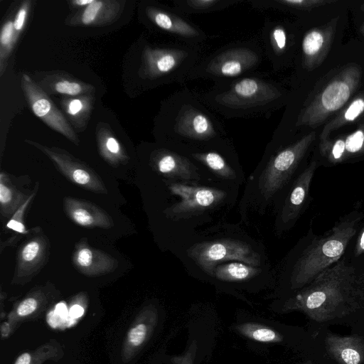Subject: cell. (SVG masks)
<instances>
[{"label": "cell", "mask_w": 364, "mask_h": 364, "mask_svg": "<svg viewBox=\"0 0 364 364\" xmlns=\"http://www.w3.org/2000/svg\"><path fill=\"white\" fill-rule=\"evenodd\" d=\"M159 134L163 145L181 153L204 149L228 138L223 123L199 93L186 87L164 102Z\"/></svg>", "instance_id": "cell-1"}, {"label": "cell", "mask_w": 364, "mask_h": 364, "mask_svg": "<svg viewBox=\"0 0 364 364\" xmlns=\"http://www.w3.org/2000/svg\"><path fill=\"white\" fill-rule=\"evenodd\" d=\"M203 102L227 119L268 118L287 101V92L271 75L255 72L215 82L203 93Z\"/></svg>", "instance_id": "cell-2"}, {"label": "cell", "mask_w": 364, "mask_h": 364, "mask_svg": "<svg viewBox=\"0 0 364 364\" xmlns=\"http://www.w3.org/2000/svg\"><path fill=\"white\" fill-rule=\"evenodd\" d=\"M295 301L316 321L343 317L364 306V275L341 261L309 283Z\"/></svg>", "instance_id": "cell-3"}, {"label": "cell", "mask_w": 364, "mask_h": 364, "mask_svg": "<svg viewBox=\"0 0 364 364\" xmlns=\"http://www.w3.org/2000/svg\"><path fill=\"white\" fill-rule=\"evenodd\" d=\"M306 147V139L287 146L269 141L250 178L241 202L245 205L252 204L260 213L264 212L289 183Z\"/></svg>", "instance_id": "cell-4"}, {"label": "cell", "mask_w": 364, "mask_h": 364, "mask_svg": "<svg viewBox=\"0 0 364 364\" xmlns=\"http://www.w3.org/2000/svg\"><path fill=\"white\" fill-rule=\"evenodd\" d=\"M264 53L259 36L228 43L201 57L187 75L186 81L229 80L257 72Z\"/></svg>", "instance_id": "cell-5"}, {"label": "cell", "mask_w": 364, "mask_h": 364, "mask_svg": "<svg viewBox=\"0 0 364 364\" xmlns=\"http://www.w3.org/2000/svg\"><path fill=\"white\" fill-rule=\"evenodd\" d=\"M202 47L171 41L146 43L141 49L139 76L153 84L183 83L201 58Z\"/></svg>", "instance_id": "cell-6"}, {"label": "cell", "mask_w": 364, "mask_h": 364, "mask_svg": "<svg viewBox=\"0 0 364 364\" xmlns=\"http://www.w3.org/2000/svg\"><path fill=\"white\" fill-rule=\"evenodd\" d=\"M355 220H348L336 226L329 235L313 241L300 255L291 270V282L294 287L310 283L322 272L336 262L355 234Z\"/></svg>", "instance_id": "cell-7"}, {"label": "cell", "mask_w": 364, "mask_h": 364, "mask_svg": "<svg viewBox=\"0 0 364 364\" xmlns=\"http://www.w3.org/2000/svg\"><path fill=\"white\" fill-rule=\"evenodd\" d=\"M188 255L210 275L217 265L225 262L237 261L259 267L262 261L261 255L249 243L231 238L196 244L188 250Z\"/></svg>", "instance_id": "cell-8"}, {"label": "cell", "mask_w": 364, "mask_h": 364, "mask_svg": "<svg viewBox=\"0 0 364 364\" xmlns=\"http://www.w3.org/2000/svg\"><path fill=\"white\" fill-rule=\"evenodd\" d=\"M144 12L154 28L168 36L173 41L202 47L209 39V36L200 26L173 6L148 4Z\"/></svg>", "instance_id": "cell-9"}, {"label": "cell", "mask_w": 364, "mask_h": 364, "mask_svg": "<svg viewBox=\"0 0 364 364\" xmlns=\"http://www.w3.org/2000/svg\"><path fill=\"white\" fill-rule=\"evenodd\" d=\"M171 193L180 198V200L166 210L168 217L182 218L218 206L223 202L227 193L216 188L191 186L182 182H169Z\"/></svg>", "instance_id": "cell-10"}, {"label": "cell", "mask_w": 364, "mask_h": 364, "mask_svg": "<svg viewBox=\"0 0 364 364\" xmlns=\"http://www.w3.org/2000/svg\"><path fill=\"white\" fill-rule=\"evenodd\" d=\"M21 87L33 113L50 128L78 146L80 141L73 127L37 82L28 75L23 74Z\"/></svg>", "instance_id": "cell-11"}, {"label": "cell", "mask_w": 364, "mask_h": 364, "mask_svg": "<svg viewBox=\"0 0 364 364\" xmlns=\"http://www.w3.org/2000/svg\"><path fill=\"white\" fill-rule=\"evenodd\" d=\"M25 142L46 155L56 168L73 183L96 193H107V189L100 176L91 168L65 150L45 146L30 139H26Z\"/></svg>", "instance_id": "cell-12"}, {"label": "cell", "mask_w": 364, "mask_h": 364, "mask_svg": "<svg viewBox=\"0 0 364 364\" xmlns=\"http://www.w3.org/2000/svg\"><path fill=\"white\" fill-rule=\"evenodd\" d=\"M182 154L221 179L230 181L236 178L237 159L229 137L210 146L190 150Z\"/></svg>", "instance_id": "cell-13"}, {"label": "cell", "mask_w": 364, "mask_h": 364, "mask_svg": "<svg viewBox=\"0 0 364 364\" xmlns=\"http://www.w3.org/2000/svg\"><path fill=\"white\" fill-rule=\"evenodd\" d=\"M259 36L264 56L269 61L272 72L283 68L291 54V27L283 21L267 18Z\"/></svg>", "instance_id": "cell-14"}, {"label": "cell", "mask_w": 364, "mask_h": 364, "mask_svg": "<svg viewBox=\"0 0 364 364\" xmlns=\"http://www.w3.org/2000/svg\"><path fill=\"white\" fill-rule=\"evenodd\" d=\"M149 164L159 173L182 183L198 180L200 166L186 155L164 145L154 147Z\"/></svg>", "instance_id": "cell-15"}, {"label": "cell", "mask_w": 364, "mask_h": 364, "mask_svg": "<svg viewBox=\"0 0 364 364\" xmlns=\"http://www.w3.org/2000/svg\"><path fill=\"white\" fill-rule=\"evenodd\" d=\"M49 253L48 239L38 230L18 250L13 283L23 284L31 280L46 264Z\"/></svg>", "instance_id": "cell-16"}, {"label": "cell", "mask_w": 364, "mask_h": 364, "mask_svg": "<svg viewBox=\"0 0 364 364\" xmlns=\"http://www.w3.org/2000/svg\"><path fill=\"white\" fill-rule=\"evenodd\" d=\"M73 261L75 268L88 277H97L112 272L118 266L115 258L90 247L85 239L76 244Z\"/></svg>", "instance_id": "cell-17"}, {"label": "cell", "mask_w": 364, "mask_h": 364, "mask_svg": "<svg viewBox=\"0 0 364 364\" xmlns=\"http://www.w3.org/2000/svg\"><path fill=\"white\" fill-rule=\"evenodd\" d=\"M124 1L93 0L66 23L69 26H105L115 22L121 16Z\"/></svg>", "instance_id": "cell-18"}, {"label": "cell", "mask_w": 364, "mask_h": 364, "mask_svg": "<svg viewBox=\"0 0 364 364\" xmlns=\"http://www.w3.org/2000/svg\"><path fill=\"white\" fill-rule=\"evenodd\" d=\"M314 164L306 168L297 178L277 212L275 228L277 232H282L291 226L297 218L313 176Z\"/></svg>", "instance_id": "cell-19"}, {"label": "cell", "mask_w": 364, "mask_h": 364, "mask_svg": "<svg viewBox=\"0 0 364 364\" xmlns=\"http://www.w3.org/2000/svg\"><path fill=\"white\" fill-rule=\"evenodd\" d=\"M63 209L68 217L80 226L109 229L114 225L105 210L87 200L65 197Z\"/></svg>", "instance_id": "cell-20"}, {"label": "cell", "mask_w": 364, "mask_h": 364, "mask_svg": "<svg viewBox=\"0 0 364 364\" xmlns=\"http://www.w3.org/2000/svg\"><path fill=\"white\" fill-rule=\"evenodd\" d=\"M36 82L47 94H60L65 97H76L95 92L92 85L85 83L64 72L52 71L41 74Z\"/></svg>", "instance_id": "cell-21"}, {"label": "cell", "mask_w": 364, "mask_h": 364, "mask_svg": "<svg viewBox=\"0 0 364 364\" xmlns=\"http://www.w3.org/2000/svg\"><path fill=\"white\" fill-rule=\"evenodd\" d=\"M326 346L340 364L364 363V341L358 337L330 335L326 338Z\"/></svg>", "instance_id": "cell-22"}, {"label": "cell", "mask_w": 364, "mask_h": 364, "mask_svg": "<svg viewBox=\"0 0 364 364\" xmlns=\"http://www.w3.org/2000/svg\"><path fill=\"white\" fill-rule=\"evenodd\" d=\"M96 139L101 156L110 165L117 166L127 163L129 156L109 125L100 122L96 127Z\"/></svg>", "instance_id": "cell-23"}, {"label": "cell", "mask_w": 364, "mask_h": 364, "mask_svg": "<svg viewBox=\"0 0 364 364\" xmlns=\"http://www.w3.org/2000/svg\"><path fill=\"white\" fill-rule=\"evenodd\" d=\"M94 104L92 94L76 97H65L60 105L70 122L78 130H83L87 124Z\"/></svg>", "instance_id": "cell-24"}, {"label": "cell", "mask_w": 364, "mask_h": 364, "mask_svg": "<svg viewBox=\"0 0 364 364\" xmlns=\"http://www.w3.org/2000/svg\"><path fill=\"white\" fill-rule=\"evenodd\" d=\"M30 196L17 189L6 173H0V213L2 217L10 219Z\"/></svg>", "instance_id": "cell-25"}, {"label": "cell", "mask_w": 364, "mask_h": 364, "mask_svg": "<svg viewBox=\"0 0 364 364\" xmlns=\"http://www.w3.org/2000/svg\"><path fill=\"white\" fill-rule=\"evenodd\" d=\"M262 269L244 262L232 261L217 265L211 275L225 282H242L262 272Z\"/></svg>", "instance_id": "cell-26"}, {"label": "cell", "mask_w": 364, "mask_h": 364, "mask_svg": "<svg viewBox=\"0 0 364 364\" xmlns=\"http://www.w3.org/2000/svg\"><path fill=\"white\" fill-rule=\"evenodd\" d=\"M243 1V0H175L173 1V7L188 16L193 14L219 11Z\"/></svg>", "instance_id": "cell-27"}, {"label": "cell", "mask_w": 364, "mask_h": 364, "mask_svg": "<svg viewBox=\"0 0 364 364\" xmlns=\"http://www.w3.org/2000/svg\"><path fill=\"white\" fill-rule=\"evenodd\" d=\"M350 95L348 86L343 82H335L328 85L323 92V106L329 111L340 108Z\"/></svg>", "instance_id": "cell-28"}, {"label": "cell", "mask_w": 364, "mask_h": 364, "mask_svg": "<svg viewBox=\"0 0 364 364\" xmlns=\"http://www.w3.org/2000/svg\"><path fill=\"white\" fill-rule=\"evenodd\" d=\"M15 45L14 19L9 18L4 23L0 33V77L6 70L8 60Z\"/></svg>", "instance_id": "cell-29"}, {"label": "cell", "mask_w": 364, "mask_h": 364, "mask_svg": "<svg viewBox=\"0 0 364 364\" xmlns=\"http://www.w3.org/2000/svg\"><path fill=\"white\" fill-rule=\"evenodd\" d=\"M38 188V183H37L36 186V191H33L28 199L16 210V212L12 215V217L9 219V220L6 223V228L12 230L21 235L28 234L29 230H28L23 223V215L25 211L36 195V193Z\"/></svg>", "instance_id": "cell-30"}, {"label": "cell", "mask_w": 364, "mask_h": 364, "mask_svg": "<svg viewBox=\"0 0 364 364\" xmlns=\"http://www.w3.org/2000/svg\"><path fill=\"white\" fill-rule=\"evenodd\" d=\"M147 326L144 323L133 325L129 331L125 342L127 349L132 351L140 347L144 342L147 336Z\"/></svg>", "instance_id": "cell-31"}, {"label": "cell", "mask_w": 364, "mask_h": 364, "mask_svg": "<svg viewBox=\"0 0 364 364\" xmlns=\"http://www.w3.org/2000/svg\"><path fill=\"white\" fill-rule=\"evenodd\" d=\"M43 299L44 295L41 291L32 293L18 305L16 309L17 315L23 317L32 314L38 308Z\"/></svg>", "instance_id": "cell-32"}, {"label": "cell", "mask_w": 364, "mask_h": 364, "mask_svg": "<svg viewBox=\"0 0 364 364\" xmlns=\"http://www.w3.org/2000/svg\"><path fill=\"white\" fill-rule=\"evenodd\" d=\"M31 3L32 1L30 0L23 1L14 18V39L15 44L17 43L18 38L24 28L31 6Z\"/></svg>", "instance_id": "cell-33"}, {"label": "cell", "mask_w": 364, "mask_h": 364, "mask_svg": "<svg viewBox=\"0 0 364 364\" xmlns=\"http://www.w3.org/2000/svg\"><path fill=\"white\" fill-rule=\"evenodd\" d=\"M323 38L322 35L317 31H311L303 38L301 42V49L303 53L307 55H314L322 46Z\"/></svg>", "instance_id": "cell-34"}, {"label": "cell", "mask_w": 364, "mask_h": 364, "mask_svg": "<svg viewBox=\"0 0 364 364\" xmlns=\"http://www.w3.org/2000/svg\"><path fill=\"white\" fill-rule=\"evenodd\" d=\"M249 335L262 342H269L277 339V334L272 330L265 328H257L250 331Z\"/></svg>", "instance_id": "cell-35"}, {"label": "cell", "mask_w": 364, "mask_h": 364, "mask_svg": "<svg viewBox=\"0 0 364 364\" xmlns=\"http://www.w3.org/2000/svg\"><path fill=\"white\" fill-rule=\"evenodd\" d=\"M363 141V133L358 131L347 138L345 143L346 149L350 152H356L361 149Z\"/></svg>", "instance_id": "cell-36"}, {"label": "cell", "mask_w": 364, "mask_h": 364, "mask_svg": "<svg viewBox=\"0 0 364 364\" xmlns=\"http://www.w3.org/2000/svg\"><path fill=\"white\" fill-rule=\"evenodd\" d=\"M364 110V101L361 99L356 100L346 112L345 117L348 120H353Z\"/></svg>", "instance_id": "cell-37"}, {"label": "cell", "mask_w": 364, "mask_h": 364, "mask_svg": "<svg viewBox=\"0 0 364 364\" xmlns=\"http://www.w3.org/2000/svg\"><path fill=\"white\" fill-rule=\"evenodd\" d=\"M345 148V142H343L342 140L337 141L333 148V155L334 158L339 159L341 156Z\"/></svg>", "instance_id": "cell-38"}, {"label": "cell", "mask_w": 364, "mask_h": 364, "mask_svg": "<svg viewBox=\"0 0 364 364\" xmlns=\"http://www.w3.org/2000/svg\"><path fill=\"white\" fill-rule=\"evenodd\" d=\"M83 313V308L78 304L73 305L70 309V314L75 318L80 317Z\"/></svg>", "instance_id": "cell-39"}, {"label": "cell", "mask_w": 364, "mask_h": 364, "mask_svg": "<svg viewBox=\"0 0 364 364\" xmlns=\"http://www.w3.org/2000/svg\"><path fill=\"white\" fill-rule=\"evenodd\" d=\"M93 1V0H73V1H70V4L74 6V7H86L89 4H90Z\"/></svg>", "instance_id": "cell-40"}, {"label": "cell", "mask_w": 364, "mask_h": 364, "mask_svg": "<svg viewBox=\"0 0 364 364\" xmlns=\"http://www.w3.org/2000/svg\"><path fill=\"white\" fill-rule=\"evenodd\" d=\"M21 236L11 237L9 240H7L6 241H5V242H1V252H2L3 249L5 247L9 246V245H13V244L16 242L19 239H21Z\"/></svg>", "instance_id": "cell-41"}, {"label": "cell", "mask_w": 364, "mask_h": 364, "mask_svg": "<svg viewBox=\"0 0 364 364\" xmlns=\"http://www.w3.org/2000/svg\"><path fill=\"white\" fill-rule=\"evenodd\" d=\"M10 332V326L8 323H3L1 326V333L3 338L8 336Z\"/></svg>", "instance_id": "cell-42"}, {"label": "cell", "mask_w": 364, "mask_h": 364, "mask_svg": "<svg viewBox=\"0 0 364 364\" xmlns=\"http://www.w3.org/2000/svg\"><path fill=\"white\" fill-rule=\"evenodd\" d=\"M57 313L60 315H65L66 313V306L64 304L60 303L56 306Z\"/></svg>", "instance_id": "cell-43"}, {"label": "cell", "mask_w": 364, "mask_h": 364, "mask_svg": "<svg viewBox=\"0 0 364 364\" xmlns=\"http://www.w3.org/2000/svg\"><path fill=\"white\" fill-rule=\"evenodd\" d=\"M360 247H361L362 250H364V232L362 234V237H361L360 242Z\"/></svg>", "instance_id": "cell-44"}]
</instances>
